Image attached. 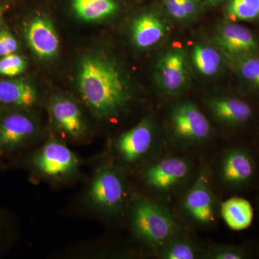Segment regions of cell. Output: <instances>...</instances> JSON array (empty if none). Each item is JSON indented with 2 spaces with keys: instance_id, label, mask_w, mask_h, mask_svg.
<instances>
[{
  "instance_id": "1",
  "label": "cell",
  "mask_w": 259,
  "mask_h": 259,
  "mask_svg": "<svg viewBox=\"0 0 259 259\" xmlns=\"http://www.w3.org/2000/svg\"><path fill=\"white\" fill-rule=\"evenodd\" d=\"M78 88L83 102L99 118L120 115L132 100L120 69L100 56H88L81 61Z\"/></svg>"
},
{
  "instance_id": "2",
  "label": "cell",
  "mask_w": 259,
  "mask_h": 259,
  "mask_svg": "<svg viewBox=\"0 0 259 259\" xmlns=\"http://www.w3.org/2000/svg\"><path fill=\"white\" fill-rule=\"evenodd\" d=\"M131 224L138 239L157 250L179 233L178 225L169 209L151 201L141 200L134 204Z\"/></svg>"
},
{
  "instance_id": "3",
  "label": "cell",
  "mask_w": 259,
  "mask_h": 259,
  "mask_svg": "<svg viewBox=\"0 0 259 259\" xmlns=\"http://www.w3.org/2000/svg\"><path fill=\"white\" fill-rule=\"evenodd\" d=\"M127 199V186L120 169L104 165L97 169L89 186L87 200L98 212L116 214L123 209Z\"/></svg>"
},
{
  "instance_id": "4",
  "label": "cell",
  "mask_w": 259,
  "mask_h": 259,
  "mask_svg": "<svg viewBox=\"0 0 259 259\" xmlns=\"http://www.w3.org/2000/svg\"><path fill=\"white\" fill-rule=\"evenodd\" d=\"M81 159L66 145L51 140L34 153L30 166L39 177L63 181L73 176L81 166Z\"/></svg>"
},
{
  "instance_id": "5",
  "label": "cell",
  "mask_w": 259,
  "mask_h": 259,
  "mask_svg": "<svg viewBox=\"0 0 259 259\" xmlns=\"http://www.w3.org/2000/svg\"><path fill=\"white\" fill-rule=\"evenodd\" d=\"M169 121L172 139L182 147L204 144L212 134L208 120L198 107L190 102L175 105L170 114Z\"/></svg>"
},
{
  "instance_id": "6",
  "label": "cell",
  "mask_w": 259,
  "mask_h": 259,
  "mask_svg": "<svg viewBox=\"0 0 259 259\" xmlns=\"http://www.w3.org/2000/svg\"><path fill=\"white\" fill-rule=\"evenodd\" d=\"M0 110V156L18 151L38 135L36 120L22 109Z\"/></svg>"
},
{
  "instance_id": "7",
  "label": "cell",
  "mask_w": 259,
  "mask_h": 259,
  "mask_svg": "<svg viewBox=\"0 0 259 259\" xmlns=\"http://www.w3.org/2000/svg\"><path fill=\"white\" fill-rule=\"evenodd\" d=\"M256 173V161L248 148L233 146L223 153L219 177L225 187L231 190L244 188L253 182Z\"/></svg>"
},
{
  "instance_id": "8",
  "label": "cell",
  "mask_w": 259,
  "mask_h": 259,
  "mask_svg": "<svg viewBox=\"0 0 259 259\" xmlns=\"http://www.w3.org/2000/svg\"><path fill=\"white\" fill-rule=\"evenodd\" d=\"M183 209L190 221L198 226H208L216 216V200L210 185L208 168H203L185 194Z\"/></svg>"
},
{
  "instance_id": "9",
  "label": "cell",
  "mask_w": 259,
  "mask_h": 259,
  "mask_svg": "<svg viewBox=\"0 0 259 259\" xmlns=\"http://www.w3.org/2000/svg\"><path fill=\"white\" fill-rule=\"evenodd\" d=\"M154 142L155 129L152 120L145 118L120 135L115 140L114 149L121 161L132 165L147 156Z\"/></svg>"
},
{
  "instance_id": "10",
  "label": "cell",
  "mask_w": 259,
  "mask_h": 259,
  "mask_svg": "<svg viewBox=\"0 0 259 259\" xmlns=\"http://www.w3.org/2000/svg\"><path fill=\"white\" fill-rule=\"evenodd\" d=\"M192 169V163L185 158H165L147 167L144 179L151 188L168 191L187 180Z\"/></svg>"
},
{
  "instance_id": "11",
  "label": "cell",
  "mask_w": 259,
  "mask_h": 259,
  "mask_svg": "<svg viewBox=\"0 0 259 259\" xmlns=\"http://www.w3.org/2000/svg\"><path fill=\"white\" fill-rule=\"evenodd\" d=\"M155 79L163 92L175 95L186 88L189 78V66L185 51L173 49L160 58L155 69Z\"/></svg>"
},
{
  "instance_id": "12",
  "label": "cell",
  "mask_w": 259,
  "mask_h": 259,
  "mask_svg": "<svg viewBox=\"0 0 259 259\" xmlns=\"http://www.w3.org/2000/svg\"><path fill=\"white\" fill-rule=\"evenodd\" d=\"M214 41L227 59L256 54L259 44L249 29L233 22L223 23L216 30Z\"/></svg>"
},
{
  "instance_id": "13",
  "label": "cell",
  "mask_w": 259,
  "mask_h": 259,
  "mask_svg": "<svg viewBox=\"0 0 259 259\" xmlns=\"http://www.w3.org/2000/svg\"><path fill=\"white\" fill-rule=\"evenodd\" d=\"M51 112L57 128L71 141L85 139L88 128L78 105L72 100L57 97L51 101Z\"/></svg>"
},
{
  "instance_id": "14",
  "label": "cell",
  "mask_w": 259,
  "mask_h": 259,
  "mask_svg": "<svg viewBox=\"0 0 259 259\" xmlns=\"http://www.w3.org/2000/svg\"><path fill=\"white\" fill-rule=\"evenodd\" d=\"M207 105L213 117L221 123L232 127L246 125L254 115V110L248 102L233 96L214 97Z\"/></svg>"
},
{
  "instance_id": "15",
  "label": "cell",
  "mask_w": 259,
  "mask_h": 259,
  "mask_svg": "<svg viewBox=\"0 0 259 259\" xmlns=\"http://www.w3.org/2000/svg\"><path fill=\"white\" fill-rule=\"evenodd\" d=\"M26 37L32 51L40 59H51L59 51V36L47 19H32L27 26Z\"/></svg>"
},
{
  "instance_id": "16",
  "label": "cell",
  "mask_w": 259,
  "mask_h": 259,
  "mask_svg": "<svg viewBox=\"0 0 259 259\" xmlns=\"http://www.w3.org/2000/svg\"><path fill=\"white\" fill-rule=\"evenodd\" d=\"M37 101L36 90L20 80H0V107L28 110Z\"/></svg>"
},
{
  "instance_id": "17",
  "label": "cell",
  "mask_w": 259,
  "mask_h": 259,
  "mask_svg": "<svg viewBox=\"0 0 259 259\" xmlns=\"http://www.w3.org/2000/svg\"><path fill=\"white\" fill-rule=\"evenodd\" d=\"M166 32V24L153 13H146L136 18L131 28L133 41L136 47L142 49L156 45Z\"/></svg>"
},
{
  "instance_id": "18",
  "label": "cell",
  "mask_w": 259,
  "mask_h": 259,
  "mask_svg": "<svg viewBox=\"0 0 259 259\" xmlns=\"http://www.w3.org/2000/svg\"><path fill=\"white\" fill-rule=\"evenodd\" d=\"M221 214L227 226L233 231H243L253 223L254 212L249 201L233 197L221 204Z\"/></svg>"
},
{
  "instance_id": "19",
  "label": "cell",
  "mask_w": 259,
  "mask_h": 259,
  "mask_svg": "<svg viewBox=\"0 0 259 259\" xmlns=\"http://www.w3.org/2000/svg\"><path fill=\"white\" fill-rule=\"evenodd\" d=\"M72 6L76 15L88 22L110 17L117 9L115 0H72Z\"/></svg>"
},
{
  "instance_id": "20",
  "label": "cell",
  "mask_w": 259,
  "mask_h": 259,
  "mask_svg": "<svg viewBox=\"0 0 259 259\" xmlns=\"http://www.w3.org/2000/svg\"><path fill=\"white\" fill-rule=\"evenodd\" d=\"M192 61L194 67L201 74L211 76L219 71L222 58L219 51L214 48L197 44L192 49Z\"/></svg>"
},
{
  "instance_id": "21",
  "label": "cell",
  "mask_w": 259,
  "mask_h": 259,
  "mask_svg": "<svg viewBox=\"0 0 259 259\" xmlns=\"http://www.w3.org/2000/svg\"><path fill=\"white\" fill-rule=\"evenodd\" d=\"M158 250V256L162 259H194L199 255V250L193 242L178 234Z\"/></svg>"
},
{
  "instance_id": "22",
  "label": "cell",
  "mask_w": 259,
  "mask_h": 259,
  "mask_svg": "<svg viewBox=\"0 0 259 259\" xmlns=\"http://www.w3.org/2000/svg\"><path fill=\"white\" fill-rule=\"evenodd\" d=\"M241 79L255 91L259 92V56L248 54L228 59Z\"/></svg>"
},
{
  "instance_id": "23",
  "label": "cell",
  "mask_w": 259,
  "mask_h": 259,
  "mask_svg": "<svg viewBox=\"0 0 259 259\" xmlns=\"http://www.w3.org/2000/svg\"><path fill=\"white\" fill-rule=\"evenodd\" d=\"M225 15L231 22L259 20V0H228Z\"/></svg>"
},
{
  "instance_id": "24",
  "label": "cell",
  "mask_w": 259,
  "mask_h": 259,
  "mask_svg": "<svg viewBox=\"0 0 259 259\" xmlns=\"http://www.w3.org/2000/svg\"><path fill=\"white\" fill-rule=\"evenodd\" d=\"M162 4L172 18L180 21L190 20L199 14L201 0H161Z\"/></svg>"
},
{
  "instance_id": "25",
  "label": "cell",
  "mask_w": 259,
  "mask_h": 259,
  "mask_svg": "<svg viewBox=\"0 0 259 259\" xmlns=\"http://www.w3.org/2000/svg\"><path fill=\"white\" fill-rule=\"evenodd\" d=\"M206 256L211 259H245L249 258L250 253L244 246L214 245L207 250Z\"/></svg>"
},
{
  "instance_id": "26",
  "label": "cell",
  "mask_w": 259,
  "mask_h": 259,
  "mask_svg": "<svg viewBox=\"0 0 259 259\" xmlns=\"http://www.w3.org/2000/svg\"><path fill=\"white\" fill-rule=\"evenodd\" d=\"M26 61L21 56L13 54L3 56L0 59V74L3 76H18L25 71Z\"/></svg>"
},
{
  "instance_id": "27",
  "label": "cell",
  "mask_w": 259,
  "mask_h": 259,
  "mask_svg": "<svg viewBox=\"0 0 259 259\" xmlns=\"http://www.w3.org/2000/svg\"><path fill=\"white\" fill-rule=\"evenodd\" d=\"M18 44L13 34L8 30L0 31V56H5L15 54L18 50Z\"/></svg>"
},
{
  "instance_id": "28",
  "label": "cell",
  "mask_w": 259,
  "mask_h": 259,
  "mask_svg": "<svg viewBox=\"0 0 259 259\" xmlns=\"http://www.w3.org/2000/svg\"><path fill=\"white\" fill-rule=\"evenodd\" d=\"M201 1H202V4H203L204 6L215 7L222 4L227 0H201Z\"/></svg>"
},
{
  "instance_id": "29",
  "label": "cell",
  "mask_w": 259,
  "mask_h": 259,
  "mask_svg": "<svg viewBox=\"0 0 259 259\" xmlns=\"http://www.w3.org/2000/svg\"><path fill=\"white\" fill-rule=\"evenodd\" d=\"M2 18H3V10L0 8V24H1Z\"/></svg>"
}]
</instances>
